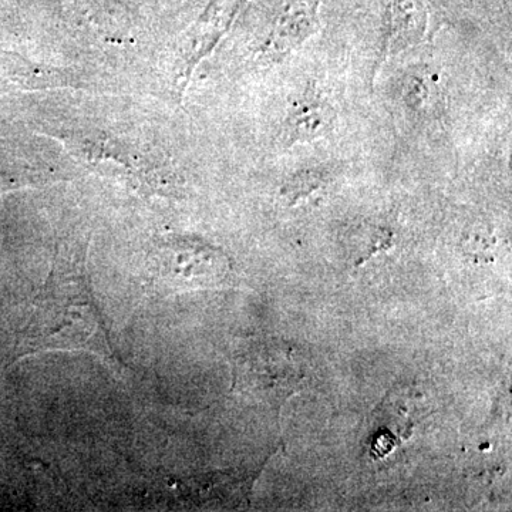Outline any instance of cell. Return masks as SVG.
Instances as JSON below:
<instances>
[{
  "label": "cell",
  "mask_w": 512,
  "mask_h": 512,
  "mask_svg": "<svg viewBox=\"0 0 512 512\" xmlns=\"http://www.w3.org/2000/svg\"><path fill=\"white\" fill-rule=\"evenodd\" d=\"M322 0H285L264 53L272 60L289 56L319 29Z\"/></svg>",
  "instance_id": "1"
},
{
  "label": "cell",
  "mask_w": 512,
  "mask_h": 512,
  "mask_svg": "<svg viewBox=\"0 0 512 512\" xmlns=\"http://www.w3.org/2000/svg\"><path fill=\"white\" fill-rule=\"evenodd\" d=\"M429 12L421 0H392L387 10L384 53L396 55L426 39Z\"/></svg>",
  "instance_id": "3"
},
{
  "label": "cell",
  "mask_w": 512,
  "mask_h": 512,
  "mask_svg": "<svg viewBox=\"0 0 512 512\" xmlns=\"http://www.w3.org/2000/svg\"><path fill=\"white\" fill-rule=\"evenodd\" d=\"M335 121L336 111L332 103L315 89L306 90L289 107L284 128L286 146L328 136L335 127Z\"/></svg>",
  "instance_id": "2"
},
{
  "label": "cell",
  "mask_w": 512,
  "mask_h": 512,
  "mask_svg": "<svg viewBox=\"0 0 512 512\" xmlns=\"http://www.w3.org/2000/svg\"><path fill=\"white\" fill-rule=\"evenodd\" d=\"M325 184V175L316 171H303L289 178L284 188V194L289 204H295L302 198L308 197L312 192L318 191Z\"/></svg>",
  "instance_id": "4"
}]
</instances>
